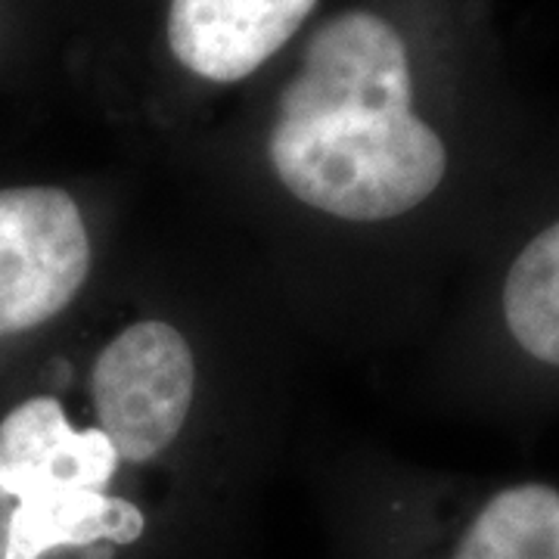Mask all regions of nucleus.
<instances>
[{
    "label": "nucleus",
    "instance_id": "20e7f679",
    "mask_svg": "<svg viewBox=\"0 0 559 559\" xmlns=\"http://www.w3.org/2000/svg\"><path fill=\"white\" fill-rule=\"evenodd\" d=\"M451 559H559V491L544 481L498 491L466 525Z\"/></svg>",
    "mask_w": 559,
    "mask_h": 559
},
{
    "label": "nucleus",
    "instance_id": "f257e3e1",
    "mask_svg": "<svg viewBox=\"0 0 559 559\" xmlns=\"http://www.w3.org/2000/svg\"><path fill=\"white\" fill-rule=\"evenodd\" d=\"M267 165L293 200L342 224H385L429 200L448 146L414 109L407 40L392 22L340 10L308 35L280 87Z\"/></svg>",
    "mask_w": 559,
    "mask_h": 559
},
{
    "label": "nucleus",
    "instance_id": "f03ea898",
    "mask_svg": "<svg viewBox=\"0 0 559 559\" xmlns=\"http://www.w3.org/2000/svg\"><path fill=\"white\" fill-rule=\"evenodd\" d=\"M91 267V230L69 190L0 187V340L60 318L81 296Z\"/></svg>",
    "mask_w": 559,
    "mask_h": 559
},
{
    "label": "nucleus",
    "instance_id": "7ed1b4c3",
    "mask_svg": "<svg viewBox=\"0 0 559 559\" xmlns=\"http://www.w3.org/2000/svg\"><path fill=\"white\" fill-rule=\"evenodd\" d=\"M320 0H168L165 44L171 60L205 84H237L305 28Z\"/></svg>",
    "mask_w": 559,
    "mask_h": 559
},
{
    "label": "nucleus",
    "instance_id": "39448f33",
    "mask_svg": "<svg viewBox=\"0 0 559 559\" xmlns=\"http://www.w3.org/2000/svg\"><path fill=\"white\" fill-rule=\"evenodd\" d=\"M503 318L522 352L559 367V221L544 227L510 264Z\"/></svg>",
    "mask_w": 559,
    "mask_h": 559
}]
</instances>
